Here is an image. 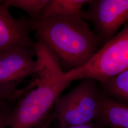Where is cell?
Wrapping results in <instances>:
<instances>
[{"label": "cell", "instance_id": "obj_1", "mask_svg": "<svg viewBox=\"0 0 128 128\" xmlns=\"http://www.w3.org/2000/svg\"><path fill=\"white\" fill-rule=\"evenodd\" d=\"M34 49L40 64L34 79L22 90L16 105L10 112V128H36L50 113L55 102L72 81L66 79L60 61L49 47L38 40Z\"/></svg>", "mask_w": 128, "mask_h": 128}, {"label": "cell", "instance_id": "obj_2", "mask_svg": "<svg viewBox=\"0 0 128 128\" xmlns=\"http://www.w3.org/2000/svg\"><path fill=\"white\" fill-rule=\"evenodd\" d=\"M31 26L38 40L55 54L64 73L86 64L102 46L81 14L31 18Z\"/></svg>", "mask_w": 128, "mask_h": 128}, {"label": "cell", "instance_id": "obj_3", "mask_svg": "<svg viewBox=\"0 0 128 128\" xmlns=\"http://www.w3.org/2000/svg\"><path fill=\"white\" fill-rule=\"evenodd\" d=\"M128 70V22L82 66L64 73L71 81L90 78L100 84Z\"/></svg>", "mask_w": 128, "mask_h": 128}, {"label": "cell", "instance_id": "obj_4", "mask_svg": "<svg viewBox=\"0 0 128 128\" xmlns=\"http://www.w3.org/2000/svg\"><path fill=\"white\" fill-rule=\"evenodd\" d=\"M55 102L51 112L54 120L63 126L85 125L97 120L105 94L96 80L86 78Z\"/></svg>", "mask_w": 128, "mask_h": 128}, {"label": "cell", "instance_id": "obj_5", "mask_svg": "<svg viewBox=\"0 0 128 128\" xmlns=\"http://www.w3.org/2000/svg\"><path fill=\"white\" fill-rule=\"evenodd\" d=\"M33 48H19L0 58V101L17 100L18 85L38 70V61Z\"/></svg>", "mask_w": 128, "mask_h": 128}, {"label": "cell", "instance_id": "obj_6", "mask_svg": "<svg viewBox=\"0 0 128 128\" xmlns=\"http://www.w3.org/2000/svg\"><path fill=\"white\" fill-rule=\"evenodd\" d=\"M81 15L92 24L102 46L128 22V0H89Z\"/></svg>", "mask_w": 128, "mask_h": 128}, {"label": "cell", "instance_id": "obj_7", "mask_svg": "<svg viewBox=\"0 0 128 128\" xmlns=\"http://www.w3.org/2000/svg\"><path fill=\"white\" fill-rule=\"evenodd\" d=\"M9 8L0 3V58L19 48H33L35 42L30 37L31 18H16Z\"/></svg>", "mask_w": 128, "mask_h": 128}, {"label": "cell", "instance_id": "obj_8", "mask_svg": "<svg viewBox=\"0 0 128 128\" xmlns=\"http://www.w3.org/2000/svg\"><path fill=\"white\" fill-rule=\"evenodd\" d=\"M98 122L110 128H128V104L104 96Z\"/></svg>", "mask_w": 128, "mask_h": 128}, {"label": "cell", "instance_id": "obj_9", "mask_svg": "<svg viewBox=\"0 0 128 128\" xmlns=\"http://www.w3.org/2000/svg\"><path fill=\"white\" fill-rule=\"evenodd\" d=\"M89 0H48L38 18H48L62 15L79 14L84 5Z\"/></svg>", "mask_w": 128, "mask_h": 128}, {"label": "cell", "instance_id": "obj_10", "mask_svg": "<svg viewBox=\"0 0 128 128\" xmlns=\"http://www.w3.org/2000/svg\"><path fill=\"white\" fill-rule=\"evenodd\" d=\"M100 85L106 96L128 104V70Z\"/></svg>", "mask_w": 128, "mask_h": 128}, {"label": "cell", "instance_id": "obj_11", "mask_svg": "<svg viewBox=\"0 0 128 128\" xmlns=\"http://www.w3.org/2000/svg\"><path fill=\"white\" fill-rule=\"evenodd\" d=\"M48 0H4L0 3L7 8L14 7L24 11L30 18L37 19Z\"/></svg>", "mask_w": 128, "mask_h": 128}, {"label": "cell", "instance_id": "obj_12", "mask_svg": "<svg viewBox=\"0 0 128 128\" xmlns=\"http://www.w3.org/2000/svg\"><path fill=\"white\" fill-rule=\"evenodd\" d=\"M11 108L4 102V105L0 107V128L8 127V117Z\"/></svg>", "mask_w": 128, "mask_h": 128}, {"label": "cell", "instance_id": "obj_13", "mask_svg": "<svg viewBox=\"0 0 128 128\" xmlns=\"http://www.w3.org/2000/svg\"><path fill=\"white\" fill-rule=\"evenodd\" d=\"M56 128H100L98 124L92 122L90 124H87L79 126H63L58 123L57 126Z\"/></svg>", "mask_w": 128, "mask_h": 128}, {"label": "cell", "instance_id": "obj_14", "mask_svg": "<svg viewBox=\"0 0 128 128\" xmlns=\"http://www.w3.org/2000/svg\"><path fill=\"white\" fill-rule=\"evenodd\" d=\"M54 118L51 114L48 115L46 120L38 127L36 128H48L51 123L54 120Z\"/></svg>", "mask_w": 128, "mask_h": 128}]
</instances>
